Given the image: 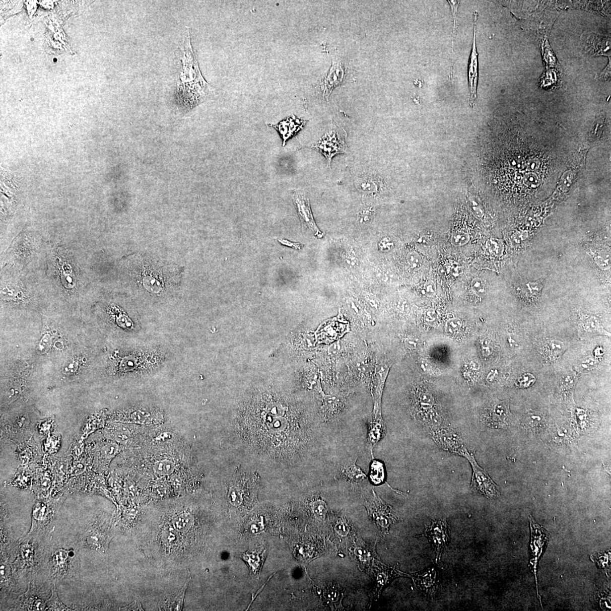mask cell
<instances>
[{
	"label": "cell",
	"mask_w": 611,
	"mask_h": 611,
	"mask_svg": "<svg viewBox=\"0 0 611 611\" xmlns=\"http://www.w3.org/2000/svg\"><path fill=\"white\" fill-rule=\"evenodd\" d=\"M265 408L239 418L236 427L243 442L259 455L275 461L304 457L314 442L313 422L280 404Z\"/></svg>",
	"instance_id": "cell-1"
},
{
	"label": "cell",
	"mask_w": 611,
	"mask_h": 611,
	"mask_svg": "<svg viewBox=\"0 0 611 611\" xmlns=\"http://www.w3.org/2000/svg\"><path fill=\"white\" fill-rule=\"evenodd\" d=\"M120 267L125 281L142 292L155 296L180 287L184 273L176 263L142 253L126 257Z\"/></svg>",
	"instance_id": "cell-2"
},
{
	"label": "cell",
	"mask_w": 611,
	"mask_h": 611,
	"mask_svg": "<svg viewBox=\"0 0 611 611\" xmlns=\"http://www.w3.org/2000/svg\"><path fill=\"white\" fill-rule=\"evenodd\" d=\"M182 71L176 92L179 111L186 113L214 94V88L202 76L191 45L189 28L182 47Z\"/></svg>",
	"instance_id": "cell-3"
},
{
	"label": "cell",
	"mask_w": 611,
	"mask_h": 611,
	"mask_svg": "<svg viewBox=\"0 0 611 611\" xmlns=\"http://www.w3.org/2000/svg\"><path fill=\"white\" fill-rule=\"evenodd\" d=\"M463 457L470 462L472 467L471 490L484 495L489 499L499 497L500 493L499 487L494 483L488 473L478 464L473 454L467 451Z\"/></svg>",
	"instance_id": "cell-4"
},
{
	"label": "cell",
	"mask_w": 611,
	"mask_h": 611,
	"mask_svg": "<svg viewBox=\"0 0 611 611\" xmlns=\"http://www.w3.org/2000/svg\"><path fill=\"white\" fill-rule=\"evenodd\" d=\"M346 139L347 134L344 130L335 129L324 135L318 144L311 146V148L322 154L327 158L328 167H330L332 159L335 155L347 153Z\"/></svg>",
	"instance_id": "cell-5"
},
{
	"label": "cell",
	"mask_w": 611,
	"mask_h": 611,
	"mask_svg": "<svg viewBox=\"0 0 611 611\" xmlns=\"http://www.w3.org/2000/svg\"><path fill=\"white\" fill-rule=\"evenodd\" d=\"M419 536H426L429 539L435 551L436 562L438 563L450 541V527L446 520L441 519L432 521L426 527L424 533Z\"/></svg>",
	"instance_id": "cell-6"
},
{
	"label": "cell",
	"mask_w": 611,
	"mask_h": 611,
	"mask_svg": "<svg viewBox=\"0 0 611 611\" xmlns=\"http://www.w3.org/2000/svg\"><path fill=\"white\" fill-rule=\"evenodd\" d=\"M374 498L371 503L366 502V507L372 518L385 535L388 534L389 527L398 521V517L391 507L386 504L374 492Z\"/></svg>",
	"instance_id": "cell-7"
},
{
	"label": "cell",
	"mask_w": 611,
	"mask_h": 611,
	"mask_svg": "<svg viewBox=\"0 0 611 611\" xmlns=\"http://www.w3.org/2000/svg\"><path fill=\"white\" fill-rule=\"evenodd\" d=\"M530 521L531 530L530 566L536 579L537 596L540 600L538 589H537V565L542 553L549 543L551 534L544 528L537 524L531 516H530Z\"/></svg>",
	"instance_id": "cell-8"
},
{
	"label": "cell",
	"mask_w": 611,
	"mask_h": 611,
	"mask_svg": "<svg viewBox=\"0 0 611 611\" xmlns=\"http://www.w3.org/2000/svg\"><path fill=\"white\" fill-rule=\"evenodd\" d=\"M430 432L435 443L444 451L457 454L462 457L468 451L461 436L456 431L447 426L440 427Z\"/></svg>",
	"instance_id": "cell-9"
},
{
	"label": "cell",
	"mask_w": 611,
	"mask_h": 611,
	"mask_svg": "<svg viewBox=\"0 0 611 611\" xmlns=\"http://www.w3.org/2000/svg\"><path fill=\"white\" fill-rule=\"evenodd\" d=\"M406 577L411 578L415 583L417 589L427 597L433 598L438 589L440 577L438 569L435 566H430L420 572L408 574Z\"/></svg>",
	"instance_id": "cell-10"
},
{
	"label": "cell",
	"mask_w": 611,
	"mask_h": 611,
	"mask_svg": "<svg viewBox=\"0 0 611 611\" xmlns=\"http://www.w3.org/2000/svg\"><path fill=\"white\" fill-rule=\"evenodd\" d=\"M292 198L303 226L311 229L317 237H321L322 233L319 231L315 223L307 193L301 190L294 191Z\"/></svg>",
	"instance_id": "cell-11"
},
{
	"label": "cell",
	"mask_w": 611,
	"mask_h": 611,
	"mask_svg": "<svg viewBox=\"0 0 611 611\" xmlns=\"http://www.w3.org/2000/svg\"><path fill=\"white\" fill-rule=\"evenodd\" d=\"M474 16V36L471 53L468 63V84L469 89L470 103L472 107L477 99L478 82H479V53L476 45V30L478 20V12L473 13Z\"/></svg>",
	"instance_id": "cell-12"
},
{
	"label": "cell",
	"mask_w": 611,
	"mask_h": 611,
	"mask_svg": "<svg viewBox=\"0 0 611 611\" xmlns=\"http://www.w3.org/2000/svg\"><path fill=\"white\" fill-rule=\"evenodd\" d=\"M373 570L375 579V586L373 590L375 599L379 598L385 588L390 585L395 579L399 576H405V573L399 571L398 564L391 567L378 563L374 565Z\"/></svg>",
	"instance_id": "cell-13"
},
{
	"label": "cell",
	"mask_w": 611,
	"mask_h": 611,
	"mask_svg": "<svg viewBox=\"0 0 611 611\" xmlns=\"http://www.w3.org/2000/svg\"><path fill=\"white\" fill-rule=\"evenodd\" d=\"M306 121L295 116L287 117L276 125L268 124V126L273 127L277 130L282 137L283 141V146L286 145L287 141L301 130L305 125Z\"/></svg>",
	"instance_id": "cell-14"
},
{
	"label": "cell",
	"mask_w": 611,
	"mask_h": 611,
	"mask_svg": "<svg viewBox=\"0 0 611 611\" xmlns=\"http://www.w3.org/2000/svg\"><path fill=\"white\" fill-rule=\"evenodd\" d=\"M355 460L349 459L343 462L337 467L335 477L338 479H343L353 483H358L366 479L365 473L356 464Z\"/></svg>",
	"instance_id": "cell-15"
},
{
	"label": "cell",
	"mask_w": 611,
	"mask_h": 611,
	"mask_svg": "<svg viewBox=\"0 0 611 611\" xmlns=\"http://www.w3.org/2000/svg\"><path fill=\"white\" fill-rule=\"evenodd\" d=\"M580 328V336H589L592 334H602L609 336L610 333L606 331L599 318L595 316L581 314L579 320Z\"/></svg>",
	"instance_id": "cell-16"
},
{
	"label": "cell",
	"mask_w": 611,
	"mask_h": 611,
	"mask_svg": "<svg viewBox=\"0 0 611 611\" xmlns=\"http://www.w3.org/2000/svg\"><path fill=\"white\" fill-rule=\"evenodd\" d=\"M345 71L341 62H333L328 75L325 77L323 84L324 97L328 100L332 90L341 84L344 79Z\"/></svg>",
	"instance_id": "cell-17"
},
{
	"label": "cell",
	"mask_w": 611,
	"mask_h": 611,
	"mask_svg": "<svg viewBox=\"0 0 611 611\" xmlns=\"http://www.w3.org/2000/svg\"><path fill=\"white\" fill-rule=\"evenodd\" d=\"M150 466L151 471L156 477H166L177 471L179 463L173 457L165 456L155 459Z\"/></svg>",
	"instance_id": "cell-18"
},
{
	"label": "cell",
	"mask_w": 611,
	"mask_h": 611,
	"mask_svg": "<svg viewBox=\"0 0 611 611\" xmlns=\"http://www.w3.org/2000/svg\"><path fill=\"white\" fill-rule=\"evenodd\" d=\"M508 410L504 403H496L489 417L485 419L487 426L502 428L507 425Z\"/></svg>",
	"instance_id": "cell-19"
},
{
	"label": "cell",
	"mask_w": 611,
	"mask_h": 611,
	"mask_svg": "<svg viewBox=\"0 0 611 611\" xmlns=\"http://www.w3.org/2000/svg\"><path fill=\"white\" fill-rule=\"evenodd\" d=\"M566 349V347L562 342L555 339L549 340L542 347L545 359L550 363L559 360Z\"/></svg>",
	"instance_id": "cell-20"
},
{
	"label": "cell",
	"mask_w": 611,
	"mask_h": 611,
	"mask_svg": "<svg viewBox=\"0 0 611 611\" xmlns=\"http://www.w3.org/2000/svg\"><path fill=\"white\" fill-rule=\"evenodd\" d=\"M109 541L108 536L98 529L91 530L86 536L87 545L91 549L102 552L107 549Z\"/></svg>",
	"instance_id": "cell-21"
},
{
	"label": "cell",
	"mask_w": 611,
	"mask_h": 611,
	"mask_svg": "<svg viewBox=\"0 0 611 611\" xmlns=\"http://www.w3.org/2000/svg\"><path fill=\"white\" fill-rule=\"evenodd\" d=\"M544 288L543 282L528 283L523 284L520 291L522 297L529 302L535 303L540 299L541 292Z\"/></svg>",
	"instance_id": "cell-22"
},
{
	"label": "cell",
	"mask_w": 611,
	"mask_h": 611,
	"mask_svg": "<svg viewBox=\"0 0 611 611\" xmlns=\"http://www.w3.org/2000/svg\"><path fill=\"white\" fill-rule=\"evenodd\" d=\"M353 553L357 561L363 566H368L373 558V552L371 548L366 545H357L354 547Z\"/></svg>",
	"instance_id": "cell-23"
},
{
	"label": "cell",
	"mask_w": 611,
	"mask_h": 611,
	"mask_svg": "<svg viewBox=\"0 0 611 611\" xmlns=\"http://www.w3.org/2000/svg\"><path fill=\"white\" fill-rule=\"evenodd\" d=\"M370 479L375 485H382L385 480V472L383 463L375 460L371 464Z\"/></svg>",
	"instance_id": "cell-24"
},
{
	"label": "cell",
	"mask_w": 611,
	"mask_h": 611,
	"mask_svg": "<svg viewBox=\"0 0 611 611\" xmlns=\"http://www.w3.org/2000/svg\"><path fill=\"white\" fill-rule=\"evenodd\" d=\"M323 596L330 604L339 605L343 596V591L339 586L330 584L325 588Z\"/></svg>",
	"instance_id": "cell-25"
},
{
	"label": "cell",
	"mask_w": 611,
	"mask_h": 611,
	"mask_svg": "<svg viewBox=\"0 0 611 611\" xmlns=\"http://www.w3.org/2000/svg\"><path fill=\"white\" fill-rule=\"evenodd\" d=\"M417 399L421 412H427L426 415L427 413L433 411L431 410L434 405L435 400L433 396H432L430 393L426 391L420 392L418 394Z\"/></svg>",
	"instance_id": "cell-26"
},
{
	"label": "cell",
	"mask_w": 611,
	"mask_h": 611,
	"mask_svg": "<svg viewBox=\"0 0 611 611\" xmlns=\"http://www.w3.org/2000/svg\"><path fill=\"white\" fill-rule=\"evenodd\" d=\"M264 553H260L258 550H255L252 552L248 551L247 553L243 554V559L249 564L250 567L252 568L253 571L257 572L262 563L261 559H263V555H260Z\"/></svg>",
	"instance_id": "cell-27"
},
{
	"label": "cell",
	"mask_w": 611,
	"mask_h": 611,
	"mask_svg": "<svg viewBox=\"0 0 611 611\" xmlns=\"http://www.w3.org/2000/svg\"><path fill=\"white\" fill-rule=\"evenodd\" d=\"M311 509L314 516L320 521H323L327 516L328 506L323 500H316L311 503Z\"/></svg>",
	"instance_id": "cell-28"
},
{
	"label": "cell",
	"mask_w": 611,
	"mask_h": 611,
	"mask_svg": "<svg viewBox=\"0 0 611 611\" xmlns=\"http://www.w3.org/2000/svg\"><path fill=\"white\" fill-rule=\"evenodd\" d=\"M174 517L173 522H175L174 523L179 530H186L192 525V518L189 513L182 512L176 514Z\"/></svg>",
	"instance_id": "cell-29"
},
{
	"label": "cell",
	"mask_w": 611,
	"mask_h": 611,
	"mask_svg": "<svg viewBox=\"0 0 611 611\" xmlns=\"http://www.w3.org/2000/svg\"><path fill=\"white\" fill-rule=\"evenodd\" d=\"M45 604L47 608L50 610H72L64 605L59 600L55 586L52 589L51 597L47 601Z\"/></svg>",
	"instance_id": "cell-30"
},
{
	"label": "cell",
	"mask_w": 611,
	"mask_h": 611,
	"mask_svg": "<svg viewBox=\"0 0 611 611\" xmlns=\"http://www.w3.org/2000/svg\"><path fill=\"white\" fill-rule=\"evenodd\" d=\"M470 240V237L467 233L457 231L452 234L451 242L454 246L461 247L467 245Z\"/></svg>",
	"instance_id": "cell-31"
},
{
	"label": "cell",
	"mask_w": 611,
	"mask_h": 611,
	"mask_svg": "<svg viewBox=\"0 0 611 611\" xmlns=\"http://www.w3.org/2000/svg\"><path fill=\"white\" fill-rule=\"evenodd\" d=\"M190 578H188L185 585L183 586L180 591L178 592L176 596L173 597L172 601L173 604H175L173 610H181L183 608V600H184L186 590Z\"/></svg>",
	"instance_id": "cell-32"
},
{
	"label": "cell",
	"mask_w": 611,
	"mask_h": 611,
	"mask_svg": "<svg viewBox=\"0 0 611 611\" xmlns=\"http://www.w3.org/2000/svg\"><path fill=\"white\" fill-rule=\"evenodd\" d=\"M535 382L536 378L534 375L525 373L519 377L516 384L518 388H526L531 387Z\"/></svg>",
	"instance_id": "cell-33"
},
{
	"label": "cell",
	"mask_w": 611,
	"mask_h": 611,
	"mask_svg": "<svg viewBox=\"0 0 611 611\" xmlns=\"http://www.w3.org/2000/svg\"><path fill=\"white\" fill-rule=\"evenodd\" d=\"M462 325V320L458 318L449 319L445 325V330L448 334L452 335L460 330Z\"/></svg>",
	"instance_id": "cell-34"
},
{
	"label": "cell",
	"mask_w": 611,
	"mask_h": 611,
	"mask_svg": "<svg viewBox=\"0 0 611 611\" xmlns=\"http://www.w3.org/2000/svg\"><path fill=\"white\" fill-rule=\"evenodd\" d=\"M360 189L366 192H375L377 191L378 186L377 181L374 179H365L364 181L361 183Z\"/></svg>",
	"instance_id": "cell-35"
},
{
	"label": "cell",
	"mask_w": 611,
	"mask_h": 611,
	"mask_svg": "<svg viewBox=\"0 0 611 611\" xmlns=\"http://www.w3.org/2000/svg\"><path fill=\"white\" fill-rule=\"evenodd\" d=\"M408 262L413 268H419L423 264L422 257L417 252H411L407 256Z\"/></svg>",
	"instance_id": "cell-36"
},
{
	"label": "cell",
	"mask_w": 611,
	"mask_h": 611,
	"mask_svg": "<svg viewBox=\"0 0 611 611\" xmlns=\"http://www.w3.org/2000/svg\"><path fill=\"white\" fill-rule=\"evenodd\" d=\"M599 361L594 357H589L585 358L579 365V369L582 371H589L596 366Z\"/></svg>",
	"instance_id": "cell-37"
},
{
	"label": "cell",
	"mask_w": 611,
	"mask_h": 611,
	"mask_svg": "<svg viewBox=\"0 0 611 611\" xmlns=\"http://www.w3.org/2000/svg\"><path fill=\"white\" fill-rule=\"evenodd\" d=\"M448 4H449V6H451L452 14V16H453V38H452L453 39H452V47H453V41L454 40V38H455V36H456V23H457V20L458 8L459 4H460V2L448 1Z\"/></svg>",
	"instance_id": "cell-38"
},
{
	"label": "cell",
	"mask_w": 611,
	"mask_h": 611,
	"mask_svg": "<svg viewBox=\"0 0 611 611\" xmlns=\"http://www.w3.org/2000/svg\"><path fill=\"white\" fill-rule=\"evenodd\" d=\"M471 288L473 292L476 293L477 295H483L485 292V286L482 279L479 278H476L472 280L471 282Z\"/></svg>",
	"instance_id": "cell-39"
},
{
	"label": "cell",
	"mask_w": 611,
	"mask_h": 611,
	"mask_svg": "<svg viewBox=\"0 0 611 611\" xmlns=\"http://www.w3.org/2000/svg\"><path fill=\"white\" fill-rule=\"evenodd\" d=\"M334 530L338 535L345 536L348 535L350 529H349V525L346 521L343 520H339L334 527Z\"/></svg>",
	"instance_id": "cell-40"
},
{
	"label": "cell",
	"mask_w": 611,
	"mask_h": 611,
	"mask_svg": "<svg viewBox=\"0 0 611 611\" xmlns=\"http://www.w3.org/2000/svg\"><path fill=\"white\" fill-rule=\"evenodd\" d=\"M576 379L574 376L572 374H568L564 375L562 379L561 388L563 390H568L573 388V385L575 384Z\"/></svg>",
	"instance_id": "cell-41"
},
{
	"label": "cell",
	"mask_w": 611,
	"mask_h": 611,
	"mask_svg": "<svg viewBox=\"0 0 611 611\" xmlns=\"http://www.w3.org/2000/svg\"><path fill=\"white\" fill-rule=\"evenodd\" d=\"M436 291V285L432 280H430L425 284L424 292L427 297H433L435 295Z\"/></svg>",
	"instance_id": "cell-42"
},
{
	"label": "cell",
	"mask_w": 611,
	"mask_h": 611,
	"mask_svg": "<svg viewBox=\"0 0 611 611\" xmlns=\"http://www.w3.org/2000/svg\"><path fill=\"white\" fill-rule=\"evenodd\" d=\"M373 210L371 208L362 209L360 215V222L362 223L370 222L373 217Z\"/></svg>",
	"instance_id": "cell-43"
},
{
	"label": "cell",
	"mask_w": 611,
	"mask_h": 611,
	"mask_svg": "<svg viewBox=\"0 0 611 611\" xmlns=\"http://www.w3.org/2000/svg\"><path fill=\"white\" fill-rule=\"evenodd\" d=\"M50 343H51V338L49 335H45L39 345V351L43 353L47 352L50 346Z\"/></svg>",
	"instance_id": "cell-44"
},
{
	"label": "cell",
	"mask_w": 611,
	"mask_h": 611,
	"mask_svg": "<svg viewBox=\"0 0 611 611\" xmlns=\"http://www.w3.org/2000/svg\"><path fill=\"white\" fill-rule=\"evenodd\" d=\"M482 351L486 356H488L492 352V346L488 340H486L482 343Z\"/></svg>",
	"instance_id": "cell-45"
},
{
	"label": "cell",
	"mask_w": 611,
	"mask_h": 611,
	"mask_svg": "<svg viewBox=\"0 0 611 611\" xmlns=\"http://www.w3.org/2000/svg\"><path fill=\"white\" fill-rule=\"evenodd\" d=\"M125 609H126V610H144L143 608L142 607L141 604L139 602H137V601H134V602H133L132 603L130 604V605H128V606H127V607H125Z\"/></svg>",
	"instance_id": "cell-46"
},
{
	"label": "cell",
	"mask_w": 611,
	"mask_h": 611,
	"mask_svg": "<svg viewBox=\"0 0 611 611\" xmlns=\"http://www.w3.org/2000/svg\"><path fill=\"white\" fill-rule=\"evenodd\" d=\"M436 318V312L433 309L427 310L426 314V319L428 321H433Z\"/></svg>",
	"instance_id": "cell-47"
},
{
	"label": "cell",
	"mask_w": 611,
	"mask_h": 611,
	"mask_svg": "<svg viewBox=\"0 0 611 611\" xmlns=\"http://www.w3.org/2000/svg\"><path fill=\"white\" fill-rule=\"evenodd\" d=\"M603 355H604V351H603V349L602 348H601L600 347H598L595 349V351L594 352V357L596 359H597V360L599 359V358H601V356H602Z\"/></svg>",
	"instance_id": "cell-48"
},
{
	"label": "cell",
	"mask_w": 611,
	"mask_h": 611,
	"mask_svg": "<svg viewBox=\"0 0 611 611\" xmlns=\"http://www.w3.org/2000/svg\"><path fill=\"white\" fill-rule=\"evenodd\" d=\"M76 369H77V366H76V364H75V363H72V364H71L67 367H66L65 371L70 372V373H74V372H75Z\"/></svg>",
	"instance_id": "cell-49"
}]
</instances>
